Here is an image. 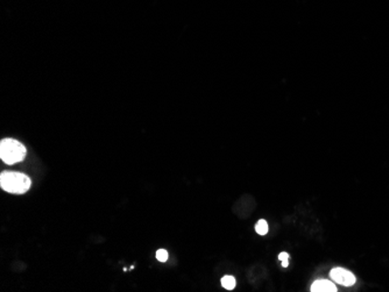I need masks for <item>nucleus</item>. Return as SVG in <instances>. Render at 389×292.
Listing matches in <instances>:
<instances>
[{"instance_id": "nucleus-1", "label": "nucleus", "mask_w": 389, "mask_h": 292, "mask_svg": "<svg viewBox=\"0 0 389 292\" xmlns=\"http://www.w3.org/2000/svg\"><path fill=\"white\" fill-rule=\"evenodd\" d=\"M31 178L17 172H4L0 175V186L4 191L13 194H24L30 190Z\"/></svg>"}, {"instance_id": "nucleus-2", "label": "nucleus", "mask_w": 389, "mask_h": 292, "mask_svg": "<svg viewBox=\"0 0 389 292\" xmlns=\"http://www.w3.org/2000/svg\"><path fill=\"white\" fill-rule=\"evenodd\" d=\"M26 147L14 138H4L0 142V158L6 164H16L26 158Z\"/></svg>"}, {"instance_id": "nucleus-3", "label": "nucleus", "mask_w": 389, "mask_h": 292, "mask_svg": "<svg viewBox=\"0 0 389 292\" xmlns=\"http://www.w3.org/2000/svg\"><path fill=\"white\" fill-rule=\"evenodd\" d=\"M331 278L344 286H352L355 284V276L348 270L342 268H334L331 270Z\"/></svg>"}, {"instance_id": "nucleus-4", "label": "nucleus", "mask_w": 389, "mask_h": 292, "mask_svg": "<svg viewBox=\"0 0 389 292\" xmlns=\"http://www.w3.org/2000/svg\"><path fill=\"white\" fill-rule=\"evenodd\" d=\"M311 291L312 292H335L337 291V288H335L334 284L332 282H330V280H318L311 286Z\"/></svg>"}, {"instance_id": "nucleus-5", "label": "nucleus", "mask_w": 389, "mask_h": 292, "mask_svg": "<svg viewBox=\"0 0 389 292\" xmlns=\"http://www.w3.org/2000/svg\"><path fill=\"white\" fill-rule=\"evenodd\" d=\"M268 230H269V227H268V224H267L266 220L262 219V220H259V222H256L255 230L258 234L265 235V234L268 233Z\"/></svg>"}, {"instance_id": "nucleus-6", "label": "nucleus", "mask_w": 389, "mask_h": 292, "mask_svg": "<svg viewBox=\"0 0 389 292\" xmlns=\"http://www.w3.org/2000/svg\"><path fill=\"white\" fill-rule=\"evenodd\" d=\"M222 286L226 290H233L235 288V278L233 276H224L222 278Z\"/></svg>"}, {"instance_id": "nucleus-7", "label": "nucleus", "mask_w": 389, "mask_h": 292, "mask_svg": "<svg viewBox=\"0 0 389 292\" xmlns=\"http://www.w3.org/2000/svg\"><path fill=\"white\" fill-rule=\"evenodd\" d=\"M156 258H158L160 262H166L168 260V252L165 250V249H159V250L156 252Z\"/></svg>"}, {"instance_id": "nucleus-8", "label": "nucleus", "mask_w": 389, "mask_h": 292, "mask_svg": "<svg viewBox=\"0 0 389 292\" xmlns=\"http://www.w3.org/2000/svg\"><path fill=\"white\" fill-rule=\"evenodd\" d=\"M288 258H289V254L285 252H281V254L278 255V260H280V261H284V260H288Z\"/></svg>"}, {"instance_id": "nucleus-9", "label": "nucleus", "mask_w": 389, "mask_h": 292, "mask_svg": "<svg viewBox=\"0 0 389 292\" xmlns=\"http://www.w3.org/2000/svg\"><path fill=\"white\" fill-rule=\"evenodd\" d=\"M288 264H289L288 260H284V261H282V266H288Z\"/></svg>"}]
</instances>
